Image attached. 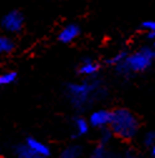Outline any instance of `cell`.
<instances>
[{
    "instance_id": "obj_9",
    "label": "cell",
    "mask_w": 155,
    "mask_h": 158,
    "mask_svg": "<svg viewBox=\"0 0 155 158\" xmlns=\"http://www.w3.org/2000/svg\"><path fill=\"white\" fill-rule=\"evenodd\" d=\"M89 119L83 115H76L73 121V128H74V135L75 137H84L88 134L90 129Z\"/></svg>"
},
{
    "instance_id": "obj_8",
    "label": "cell",
    "mask_w": 155,
    "mask_h": 158,
    "mask_svg": "<svg viewBox=\"0 0 155 158\" xmlns=\"http://www.w3.org/2000/svg\"><path fill=\"white\" fill-rule=\"evenodd\" d=\"M25 143H26L34 152H36L38 154H40V156L44 157V158H49L50 154H51V151H50L49 146H48L46 143H44L43 141L35 138V137H28L26 139H25Z\"/></svg>"
},
{
    "instance_id": "obj_14",
    "label": "cell",
    "mask_w": 155,
    "mask_h": 158,
    "mask_svg": "<svg viewBox=\"0 0 155 158\" xmlns=\"http://www.w3.org/2000/svg\"><path fill=\"white\" fill-rule=\"evenodd\" d=\"M16 79H18V73L14 72V70L0 73V87L10 85V84L16 82Z\"/></svg>"
},
{
    "instance_id": "obj_19",
    "label": "cell",
    "mask_w": 155,
    "mask_h": 158,
    "mask_svg": "<svg viewBox=\"0 0 155 158\" xmlns=\"http://www.w3.org/2000/svg\"><path fill=\"white\" fill-rule=\"evenodd\" d=\"M125 158H139V157H138L137 154H135V153H128Z\"/></svg>"
},
{
    "instance_id": "obj_3",
    "label": "cell",
    "mask_w": 155,
    "mask_h": 158,
    "mask_svg": "<svg viewBox=\"0 0 155 158\" xmlns=\"http://www.w3.org/2000/svg\"><path fill=\"white\" fill-rule=\"evenodd\" d=\"M155 62V48L153 45L140 47L133 53H128L126 58L114 67L115 72L121 77H129L131 74H139L149 70Z\"/></svg>"
},
{
    "instance_id": "obj_6",
    "label": "cell",
    "mask_w": 155,
    "mask_h": 158,
    "mask_svg": "<svg viewBox=\"0 0 155 158\" xmlns=\"http://www.w3.org/2000/svg\"><path fill=\"white\" fill-rule=\"evenodd\" d=\"M81 34V28L76 23H69L64 25L58 33V40L63 44H71Z\"/></svg>"
},
{
    "instance_id": "obj_1",
    "label": "cell",
    "mask_w": 155,
    "mask_h": 158,
    "mask_svg": "<svg viewBox=\"0 0 155 158\" xmlns=\"http://www.w3.org/2000/svg\"><path fill=\"white\" fill-rule=\"evenodd\" d=\"M106 95V89L100 79L86 78L83 82L69 83L65 87V97L76 110H85L101 101Z\"/></svg>"
},
{
    "instance_id": "obj_5",
    "label": "cell",
    "mask_w": 155,
    "mask_h": 158,
    "mask_svg": "<svg viewBox=\"0 0 155 158\" xmlns=\"http://www.w3.org/2000/svg\"><path fill=\"white\" fill-rule=\"evenodd\" d=\"M88 119L93 128H96V129L109 128V124L111 121V110L106 109V108L95 109L90 113Z\"/></svg>"
},
{
    "instance_id": "obj_12",
    "label": "cell",
    "mask_w": 155,
    "mask_h": 158,
    "mask_svg": "<svg viewBox=\"0 0 155 158\" xmlns=\"http://www.w3.org/2000/svg\"><path fill=\"white\" fill-rule=\"evenodd\" d=\"M15 49V42L5 34L0 35V55H6L13 53Z\"/></svg>"
},
{
    "instance_id": "obj_17",
    "label": "cell",
    "mask_w": 155,
    "mask_h": 158,
    "mask_svg": "<svg viewBox=\"0 0 155 158\" xmlns=\"http://www.w3.org/2000/svg\"><path fill=\"white\" fill-rule=\"evenodd\" d=\"M141 142L144 143V146L151 148V146L155 143V133L149 131V132H145L144 135L141 137Z\"/></svg>"
},
{
    "instance_id": "obj_10",
    "label": "cell",
    "mask_w": 155,
    "mask_h": 158,
    "mask_svg": "<svg viewBox=\"0 0 155 158\" xmlns=\"http://www.w3.org/2000/svg\"><path fill=\"white\" fill-rule=\"evenodd\" d=\"M14 156L15 158H44L36 152H34L25 142L19 143L14 147Z\"/></svg>"
},
{
    "instance_id": "obj_18",
    "label": "cell",
    "mask_w": 155,
    "mask_h": 158,
    "mask_svg": "<svg viewBox=\"0 0 155 158\" xmlns=\"http://www.w3.org/2000/svg\"><path fill=\"white\" fill-rule=\"evenodd\" d=\"M150 152H151V157H153V158H155V143L151 146V148H150Z\"/></svg>"
},
{
    "instance_id": "obj_11",
    "label": "cell",
    "mask_w": 155,
    "mask_h": 158,
    "mask_svg": "<svg viewBox=\"0 0 155 158\" xmlns=\"http://www.w3.org/2000/svg\"><path fill=\"white\" fill-rule=\"evenodd\" d=\"M83 152H84V148L80 144L78 143L69 144L62 151L60 158H80L83 156Z\"/></svg>"
},
{
    "instance_id": "obj_2",
    "label": "cell",
    "mask_w": 155,
    "mask_h": 158,
    "mask_svg": "<svg viewBox=\"0 0 155 158\" xmlns=\"http://www.w3.org/2000/svg\"><path fill=\"white\" fill-rule=\"evenodd\" d=\"M115 138L121 141H131L139 134L140 121L138 115L128 108H115L111 110V121L109 124Z\"/></svg>"
},
{
    "instance_id": "obj_16",
    "label": "cell",
    "mask_w": 155,
    "mask_h": 158,
    "mask_svg": "<svg viewBox=\"0 0 155 158\" xmlns=\"http://www.w3.org/2000/svg\"><path fill=\"white\" fill-rule=\"evenodd\" d=\"M141 30L145 31V35L149 40H153L155 38V20H145L140 25Z\"/></svg>"
},
{
    "instance_id": "obj_15",
    "label": "cell",
    "mask_w": 155,
    "mask_h": 158,
    "mask_svg": "<svg viewBox=\"0 0 155 158\" xmlns=\"http://www.w3.org/2000/svg\"><path fill=\"white\" fill-rule=\"evenodd\" d=\"M126 55H128V52L120 50V52H118V53H115L114 55H111L110 58H108V59H106V64L114 68V67H116V65H119V64L124 60V59L126 58Z\"/></svg>"
},
{
    "instance_id": "obj_21",
    "label": "cell",
    "mask_w": 155,
    "mask_h": 158,
    "mask_svg": "<svg viewBox=\"0 0 155 158\" xmlns=\"http://www.w3.org/2000/svg\"><path fill=\"white\" fill-rule=\"evenodd\" d=\"M0 152H2V149H0Z\"/></svg>"
},
{
    "instance_id": "obj_13",
    "label": "cell",
    "mask_w": 155,
    "mask_h": 158,
    "mask_svg": "<svg viewBox=\"0 0 155 158\" xmlns=\"http://www.w3.org/2000/svg\"><path fill=\"white\" fill-rule=\"evenodd\" d=\"M114 153L111 154L110 151L106 148V144L99 143V146H96L95 149L91 152L90 158H114Z\"/></svg>"
},
{
    "instance_id": "obj_7",
    "label": "cell",
    "mask_w": 155,
    "mask_h": 158,
    "mask_svg": "<svg viewBox=\"0 0 155 158\" xmlns=\"http://www.w3.org/2000/svg\"><path fill=\"white\" fill-rule=\"evenodd\" d=\"M100 72V63L93 58H84L78 65V73L85 78H95Z\"/></svg>"
},
{
    "instance_id": "obj_20",
    "label": "cell",
    "mask_w": 155,
    "mask_h": 158,
    "mask_svg": "<svg viewBox=\"0 0 155 158\" xmlns=\"http://www.w3.org/2000/svg\"><path fill=\"white\" fill-rule=\"evenodd\" d=\"M151 45H153V47L155 48V38H154V39H153V40H151Z\"/></svg>"
},
{
    "instance_id": "obj_4",
    "label": "cell",
    "mask_w": 155,
    "mask_h": 158,
    "mask_svg": "<svg viewBox=\"0 0 155 158\" xmlns=\"http://www.w3.org/2000/svg\"><path fill=\"white\" fill-rule=\"evenodd\" d=\"M25 18L20 10H10L3 15L0 27L8 34H18L24 29Z\"/></svg>"
}]
</instances>
